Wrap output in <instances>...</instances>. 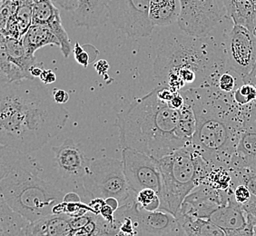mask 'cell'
Instances as JSON below:
<instances>
[{"label":"cell","mask_w":256,"mask_h":236,"mask_svg":"<svg viewBox=\"0 0 256 236\" xmlns=\"http://www.w3.org/2000/svg\"><path fill=\"white\" fill-rule=\"evenodd\" d=\"M64 104L36 79L0 84V146L31 154L44 148L68 123Z\"/></svg>","instance_id":"6da1fadb"},{"label":"cell","mask_w":256,"mask_h":236,"mask_svg":"<svg viewBox=\"0 0 256 236\" xmlns=\"http://www.w3.org/2000/svg\"><path fill=\"white\" fill-rule=\"evenodd\" d=\"M192 106L196 126L192 144L212 168H229L246 122V109L216 86L180 91Z\"/></svg>","instance_id":"7a4b0ae2"},{"label":"cell","mask_w":256,"mask_h":236,"mask_svg":"<svg viewBox=\"0 0 256 236\" xmlns=\"http://www.w3.org/2000/svg\"><path fill=\"white\" fill-rule=\"evenodd\" d=\"M224 43L217 44L209 36H194L172 33L156 51L154 73L160 86L176 92L200 86H216L226 71Z\"/></svg>","instance_id":"3957f363"},{"label":"cell","mask_w":256,"mask_h":236,"mask_svg":"<svg viewBox=\"0 0 256 236\" xmlns=\"http://www.w3.org/2000/svg\"><path fill=\"white\" fill-rule=\"evenodd\" d=\"M120 142L160 160L190 144L179 131V110L159 98L158 88L134 100L118 114Z\"/></svg>","instance_id":"277c9868"},{"label":"cell","mask_w":256,"mask_h":236,"mask_svg":"<svg viewBox=\"0 0 256 236\" xmlns=\"http://www.w3.org/2000/svg\"><path fill=\"white\" fill-rule=\"evenodd\" d=\"M0 194L14 211L34 222L52 214L66 194L44 179L28 154L0 146Z\"/></svg>","instance_id":"5b68a950"},{"label":"cell","mask_w":256,"mask_h":236,"mask_svg":"<svg viewBox=\"0 0 256 236\" xmlns=\"http://www.w3.org/2000/svg\"><path fill=\"white\" fill-rule=\"evenodd\" d=\"M162 174L160 210L178 216L184 199L204 182L212 168L192 144L159 160Z\"/></svg>","instance_id":"8992f818"},{"label":"cell","mask_w":256,"mask_h":236,"mask_svg":"<svg viewBox=\"0 0 256 236\" xmlns=\"http://www.w3.org/2000/svg\"><path fill=\"white\" fill-rule=\"evenodd\" d=\"M84 188L88 202L94 198H116L123 206L136 196L126 181L123 162L114 158H90Z\"/></svg>","instance_id":"52a82bcc"},{"label":"cell","mask_w":256,"mask_h":236,"mask_svg":"<svg viewBox=\"0 0 256 236\" xmlns=\"http://www.w3.org/2000/svg\"><path fill=\"white\" fill-rule=\"evenodd\" d=\"M181 14L178 25L194 36H207L226 15L222 0H179Z\"/></svg>","instance_id":"ba28073f"},{"label":"cell","mask_w":256,"mask_h":236,"mask_svg":"<svg viewBox=\"0 0 256 236\" xmlns=\"http://www.w3.org/2000/svg\"><path fill=\"white\" fill-rule=\"evenodd\" d=\"M109 22L132 38H146L153 32L150 0H108Z\"/></svg>","instance_id":"9c48e42d"},{"label":"cell","mask_w":256,"mask_h":236,"mask_svg":"<svg viewBox=\"0 0 256 236\" xmlns=\"http://www.w3.org/2000/svg\"><path fill=\"white\" fill-rule=\"evenodd\" d=\"M224 52L227 70L244 81L256 68V34L241 26H232L224 41Z\"/></svg>","instance_id":"30bf717a"},{"label":"cell","mask_w":256,"mask_h":236,"mask_svg":"<svg viewBox=\"0 0 256 236\" xmlns=\"http://www.w3.org/2000/svg\"><path fill=\"white\" fill-rule=\"evenodd\" d=\"M122 162L126 181L134 192L153 189L160 196L162 174L159 160L133 148H123Z\"/></svg>","instance_id":"8fae6325"},{"label":"cell","mask_w":256,"mask_h":236,"mask_svg":"<svg viewBox=\"0 0 256 236\" xmlns=\"http://www.w3.org/2000/svg\"><path fill=\"white\" fill-rule=\"evenodd\" d=\"M120 208L132 219L136 236H184L186 232L178 218L168 212H148L136 202V196Z\"/></svg>","instance_id":"7c38bea8"},{"label":"cell","mask_w":256,"mask_h":236,"mask_svg":"<svg viewBox=\"0 0 256 236\" xmlns=\"http://www.w3.org/2000/svg\"><path fill=\"white\" fill-rule=\"evenodd\" d=\"M52 149L60 180L66 186L74 188L84 200V179L88 172L90 158L84 156L82 149L71 138H68L62 144Z\"/></svg>","instance_id":"4fadbf2b"},{"label":"cell","mask_w":256,"mask_h":236,"mask_svg":"<svg viewBox=\"0 0 256 236\" xmlns=\"http://www.w3.org/2000/svg\"><path fill=\"white\" fill-rule=\"evenodd\" d=\"M232 194V189L220 191L202 182L184 199L176 218L190 216L209 220L219 207L228 202Z\"/></svg>","instance_id":"5bb4252c"},{"label":"cell","mask_w":256,"mask_h":236,"mask_svg":"<svg viewBox=\"0 0 256 236\" xmlns=\"http://www.w3.org/2000/svg\"><path fill=\"white\" fill-rule=\"evenodd\" d=\"M256 166V118H246L244 128L229 170Z\"/></svg>","instance_id":"9a60e30c"},{"label":"cell","mask_w":256,"mask_h":236,"mask_svg":"<svg viewBox=\"0 0 256 236\" xmlns=\"http://www.w3.org/2000/svg\"><path fill=\"white\" fill-rule=\"evenodd\" d=\"M209 220L227 232L240 231L248 226L246 214L241 204L236 201L234 194L228 202L212 214Z\"/></svg>","instance_id":"2e32d148"},{"label":"cell","mask_w":256,"mask_h":236,"mask_svg":"<svg viewBox=\"0 0 256 236\" xmlns=\"http://www.w3.org/2000/svg\"><path fill=\"white\" fill-rule=\"evenodd\" d=\"M108 0H79L78 6L72 13V18L78 26L93 28L108 20Z\"/></svg>","instance_id":"e0dca14e"},{"label":"cell","mask_w":256,"mask_h":236,"mask_svg":"<svg viewBox=\"0 0 256 236\" xmlns=\"http://www.w3.org/2000/svg\"><path fill=\"white\" fill-rule=\"evenodd\" d=\"M72 217L66 214H50L38 220L30 222L28 236H72L74 234L71 226Z\"/></svg>","instance_id":"ac0fdd59"},{"label":"cell","mask_w":256,"mask_h":236,"mask_svg":"<svg viewBox=\"0 0 256 236\" xmlns=\"http://www.w3.org/2000/svg\"><path fill=\"white\" fill-rule=\"evenodd\" d=\"M226 15L234 25L241 26L254 33L256 0H222Z\"/></svg>","instance_id":"d6986e66"},{"label":"cell","mask_w":256,"mask_h":236,"mask_svg":"<svg viewBox=\"0 0 256 236\" xmlns=\"http://www.w3.org/2000/svg\"><path fill=\"white\" fill-rule=\"evenodd\" d=\"M30 224L0 196V236H28L26 229Z\"/></svg>","instance_id":"ffe728a7"},{"label":"cell","mask_w":256,"mask_h":236,"mask_svg":"<svg viewBox=\"0 0 256 236\" xmlns=\"http://www.w3.org/2000/svg\"><path fill=\"white\" fill-rule=\"evenodd\" d=\"M180 14L179 0H150L149 16L154 26H166L178 23Z\"/></svg>","instance_id":"44dd1931"},{"label":"cell","mask_w":256,"mask_h":236,"mask_svg":"<svg viewBox=\"0 0 256 236\" xmlns=\"http://www.w3.org/2000/svg\"><path fill=\"white\" fill-rule=\"evenodd\" d=\"M22 42L26 51L30 56H34L36 50L46 46H53L60 48L58 40L52 31L46 26L32 25L24 34Z\"/></svg>","instance_id":"7402d4cb"},{"label":"cell","mask_w":256,"mask_h":236,"mask_svg":"<svg viewBox=\"0 0 256 236\" xmlns=\"http://www.w3.org/2000/svg\"><path fill=\"white\" fill-rule=\"evenodd\" d=\"M34 79L30 73L20 68L10 59L6 46V38L1 34L0 38V84H10L20 80Z\"/></svg>","instance_id":"603a6c76"},{"label":"cell","mask_w":256,"mask_h":236,"mask_svg":"<svg viewBox=\"0 0 256 236\" xmlns=\"http://www.w3.org/2000/svg\"><path fill=\"white\" fill-rule=\"evenodd\" d=\"M188 236H226V232L207 219L182 216L178 218Z\"/></svg>","instance_id":"cb8c5ba5"},{"label":"cell","mask_w":256,"mask_h":236,"mask_svg":"<svg viewBox=\"0 0 256 236\" xmlns=\"http://www.w3.org/2000/svg\"><path fill=\"white\" fill-rule=\"evenodd\" d=\"M5 38L6 50L10 59L26 72L30 73V68L36 64V56L28 54L22 40L8 36Z\"/></svg>","instance_id":"d4e9b609"},{"label":"cell","mask_w":256,"mask_h":236,"mask_svg":"<svg viewBox=\"0 0 256 236\" xmlns=\"http://www.w3.org/2000/svg\"><path fill=\"white\" fill-rule=\"evenodd\" d=\"M16 2L18 6L16 10L15 18L18 26L20 36L23 38L24 34L32 26L34 0H16Z\"/></svg>","instance_id":"484cf974"},{"label":"cell","mask_w":256,"mask_h":236,"mask_svg":"<svg viewBox=\"0 0 256 236\" xmlns=\"http://www.w3.org/2000/svg\"><path fill=\"white\" fill-rule=\"evenodd\" d=\"M232 176V188L238 184H244L249 189L252 196H256V166L238 168L229 170Z\"/></svg>","instance_id":"4316f807"},{"label":"cell","mask_w":256,"mask_h":236,"mask_svg":"<svg viewBox=\"0 0 256 236\" xmlns=\"http://www.w3.org/2000/svg\"><path fill=\"white\" fill-rule=\"evenodd\" d=\"M232 176L227 168H212L204 180L208 186L220 191L232 190Z\"/></svg>","instance_id":"83f0119b"},{"label":"cell","mask_w":256,"mask_h":236,"mask_svg":"<svg viewBox=\"0 0 256 236\" xmlns=\"http://www.w3.org/2000/svg\"><path fill=\"white\" fill-rule=\"evenodd\" d=\"M232 102L239 108H246L256 100V86L244 83L232 93L229 94Z\"/></svg>","instance_id":"f1b7e54d"},{"label":"cell","mask_w":256,"mask_h":236,"mask_svg":"<svg viewBox=\"0 0 256 236\" xmlns=\"http://www.w3.org/2000/svg\"><path fill=\"white\" fill-rule=\"evenodd\" d=\"M136 202L142 209L148 212L158 211L161 206L160 197L153 189H144L136 194Z\"/></svg>","instance_id":"f546056e"},{"label":"cell","mask_w":256,"mask_h":236,"mask_svg":"<svg viewBox=\"0 0 256 236\" xmlns=\"http://www.w3.org/2000/svg\"><path fill=\"white\" fill-rule=\"evenodd\" d=\"M73 53L76 62L84 68H88V64L94 62L98 56V51L96 48L88 44V48L86 50V44L81 46L78 42L74 43Z\"/></svg>","instance_id":"4dcf8cb0"},{"label":"cell","mask_w":256,"mask_h":236,"mask_svg":"<svg viewBox=\"0 0 256 236\" xmlns=\"http://www.w3.org/2000/svg\"><path fill=\"white\" fill-rule=\"evenodd\" d=\"M234 73L226 70V72H224L219 78L217 80L216 88L219 89L221 92L224 94H231L236 90L241 84H238V80H242L240 76H234Z\"/></svg>","instance_id":"1f68e13d"},{"label":"cell","mask_w":256,"mask_h":236,"mask_svg":"<svg viewBox=\"0 0 256 236\" xmlns=\"http://www.w3.org/2000/svg\"><path fill=\"white\" fill-rule=\"evenodd\" d=\"M16 0H1V30H4L8 20L15 15Z\"/></svg>","instance_id":"d6a6232c"},{"label":"cell","mask_w":256,"mask_h":236,"mask_svg":"<svg viewBox=\"0 0 256 236\" xmlns=\"http://www.w3.org/2000/svg\"><path fill=\"white\" fill-rule=\"evenodd\" d=\"M232 194L236 201L241 206L246 204L251 199L252 196L251 192L249 191V189L244 184H238L236 186L232 187Z\"/></svg>","instance_id":"836d02e7"},{"label":"cell","mask_w":256,"mask_h":236,"mask_svg":"<svg viewBox=\"0 0 256 236\" xmlns=\"http://www.w3.org/2000/svg\"><path fill=\"white\" fill-rule=\"evenodd\" d=\"M56 8L73 13L78 8L79 0H51Z\"/></svg>","instance_id":"e575fe53"},{"label":"cell","mask_w":256,"mask_h":236,"mask_svg":"<svg viewBox=\"0 0 256 236\" xmlns=\"http://www.w3.org/2000/svg\"><path fill=\"white\" fill-rule=\"evenodd\" d=\"M52 94H53L54 101L60 104H64L68 103L70 98L68 91L63 90V89L54 88Z\"/></svg>","instance_id":"d590c367"},{"label":"cell","mask_w":256,"mask_h":236,"mask_svg":"<svg viewBox=\"0 0 256 236\" xmlns=\"http://www.w3.org/2000/svg\"><path fill=\"white\" fill-rule=\"evenodd\" d=\"M40 79L43 84H52L56 81V74L51 69H44Z\"/></svg>","instance_id":"8d00e7d4"},{"label":"cell","mask_w":256,"mask_h":236,"mask_svg":"<svg viewBox=\"0 0 256 236\" xmlns=\"http://www.w3.org/2000/svg\"><path fill=\"white\" fill-rule=\"evenodd\" d=\"M104 202H106L104 199H102V198H94V199L91 200V201L88 202V206H90V208L92 209L93 214H96V216H99L100 212H101L102 208H103L104 204Z\"/></svg>","instance_id":"74e56055"},{"label":"cell","mask_w":256,"mask_h":236,"mask_svg":"<svg viewBox=\"0 0 256 236\" xmlns=\"http://www.w3.org/2000/svg\"><path fill=\"white\" fill-rule=\"evenodd\" d=\"M226 236H254L252 226L248 224V226L244 229L240 230V231L227 232Z\"/></svg>","instance_id":"f35d334b"},{"label":"cell","mask_w":256,"mask_h":236,"mask_svg":"<svg viewBox=\"0 0 256 236\" xmlns=\"http://www.w3.org/2000/svg\"><path fill=\"white\" fill-rule=\"evenodd\" d=\"M44 70V66L42 63H36L30 68V73L33 78H40Z\"/></svg>","instance_id":"ab89813d"},{"label":"cell","mask_w":256,"mask_h":236,"mask_svg":"<svg viewBox=\"0 0 256 236\" xmlns=\"http://www.w3.org/2000/svg\"><path fill=\"white\" fill-rule=\"evenodd\" d=\"M94 68L99 74H104L108 71L109 64L106 60H100L94 64Z\"/></svg>","instance_id":"60d3db41"},{"label":"cell","mask_w":256,"mask_h":236,"mask_svg":"<svg viewBox=\"0 0 256 236\" xmlns=\"http://www.w3.org/2000/svg\"><path fill=\"white\" fill-rule=\"evenodd\" d=\"M244 83L254 84V86H256V68L254 69V71L252 72L251 74L248 76L246 78L244 79Z\"/></svg>","instance_id":"b9f144b4"},{"label":"cell","mask_w":256,"mask_h":236,"mask_svg":"<svg viewBox=\"0 0 256 236\" xmlns=\"http://www.w3.org/2000/svg\"><path fill=\"white\" fill-rule=\"evenodd\" d=\"M90 236L88 234H86V232H84L82 231V230H76V231H74V234H73V236Z\"/></svg>","instance_id":"7bdbcfd3"},{"label":"cell","mask_w":256,"mask_h":236,"mask_svg":"<svg viewBox=\"0 0 256 236\" xmlns=\"http://www.w3.org/2000/svg\"><path fill=\"white\" fill-rule=\"evenodd\" d=\"M254 34H256V31H254Z\"/></svg>","instance_id":"ee69618b"},{"label":"cell","mask_w":256,"mask_h":236,"mask_svg":"<svg viewBox=\"0 0 256 236\" xmlns=\"http://www.w3.org/2000/svg\"></svg>","instance_id":"f6af8a7d"}]
</instances>
